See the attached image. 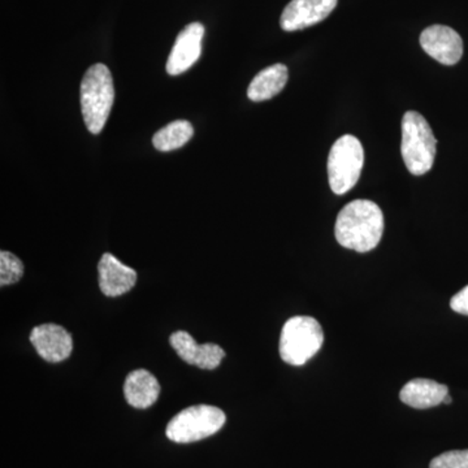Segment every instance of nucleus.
Wrapping results in <instances>:
<instances>
[{"instance_id": "nucleus-1", "label": "nucleus", "mask_w": 468, "mask_h": 468, "mask_svg": "<svg viewBox=\"0 0 468 468\" xmlns=\"http://www.w3.org/2000/svg\"><path fill=\"white\" fill-rule=\"evenodd\" d=\"M384 233V215L377 203L356 199L345 206L335 220V239L358 252L374 250Z\"/></svg>"}, {"instance_id": "nucleus-2", "label": "nucleus", "mask_w": 468, "mask_h": 468, "mask_svg": "<svg viewBox=\"0 0 468 468\" xmlns=\"http://www.w3.org/2000/svg\"><path fill=\"white\" fill-rule=\"evenodd\" d=\"M115 100L112 75L104 64H94L86 70L81 82V111L86 128L100 134L109 119Z\"/></svg>"}, {"instance_id": "nucleus-3", "label": "nucleus", "mask_w": 468, "mask_h": 468, "mask_svg": "<svg viewBox=\"0 0 468 468\" xmlns=\"http://www.w3.org/2000/svg\"><path fill=\"white\" fill-rule=\"evenodd\" d=\"M437 140L426 117L409 111L402 119L401 154L410 174L423 176L433 167Z\"/></svg>"}, {"instance_id": "nucleus-4", "label": "nucleus", "mask_w": 468, "mask_h": 468, "mask_svg": "<svg viewBox=\"0 0 468 468\" xmlns=\"http://www.w3.org/2000/svg\"><path fill=\"white\" fill-rule=\"evenodd\" d=\"M324 343V332L318 320L311 316H294L282 326L280 356L292 366L309 362Z\"/></svg>"}, {"instance_id": "nucleus-5", "label": "nucleus", "mask_w": 468, "mask_h": 468, "mask_svg": "<svg viewBox=\"0 0 468 468\" xmlns=\"http://www.w3.org/2000/svg\"><path fill=\"white\" fill-rule=\"evenodd\" d=\"M226 421V414L217 406H190L172 418L165 435L177 443L201 441L218 432Z\"/></svg>"}, {"instance_id": "nucleus-6", "label": "nucleus", "mask_w": 468, "mask_h": 468, "mask_svg": "<svg viewBox=\"0 0 468 468\" xmlns=\"http://www.w3.org/2000/svg\"><path fill=\"white\" fill-rule=\"evenodd\" d=\"M365 150L358 138L346 134L335 141L328 156V181L332 192L343 196L358 183Z\"/></svg>"}, {"instance_id": "nucleus-7", "label": "nucleus", "mask_w": 468, "mask_h": 468, "mask_svg": "<svg viewBox=\"0 0 468 468\" xmlns=\"http://www.w3.org/2000/svg\"><path fill=\"white\" fill-rule=\"evenodd\" d=\"M338 0H292L280 18L285 32H297L322 23L334 12Z\"/></svg>"}, {"instance_id": "nucleus-8", "label": "nucleus", "mask_w": 468, "mask_h": 468, "mask_svg": "<svg viewBox=\"0 0 468 468\" xmlns=\"http://www.w3.org/2000/svg\"><path fill=\"white\" fill-rule=\"evenodd\" d=\"M205 27L201 23L189 24L178 34L167 60V72L171 76L183 75L198 61L202 54Z\"/></svg>"}, {"instance_id": "nucleus-9", "label": "nucleus", "mask_w": 468, "mask_h": 468, "mask_svg": "<svg viewBox=\"0 0 468 468\" xmlns=\"http://www.w3.org/2000/svg\"><path fill=\"white\" fill-rule=\"evenodd\" d=\"M423 50L445 66H454L463 55V41L454 29L443 26L427 27L420 34Z\"/></svg>"}, {"instance_id": "nucleus-10", "label": "nucleus", "mask_w": 468, "mask_h": 468, "mask_svg": "<svg viewBox=\"0 0 468 468\" xmlns=\"http://www.w3.org/2000/svg\"><path fill=\"white\" fill-rule=\"evenodd\" d=\"M30 343L46 362L58 363L69 358L73 350L72 335L61 325L42 324L33 328Z\"/></svg>"}, {"instance_id": "nucleus-11", "label": "nucleus", "mask_w": 468, "mask_h": 468, "mask_svg": "<svg viewBox=\"0 0 468 468\" xmlns=\"http://www.w3.org/2000/svg\"><path fill=\"white\" fill-rule=\"evenodd\" d=\"M169 343L184 362L202 369L218 368L226 356V351L218 345H198L192 335L185 331L175 332L169 338Z\"/></svg>"}, {"instance_id": "nucleus-12", "label": "nucleus", "mask_w": 468, "mask_h": 468, "mask_svg": "<svg viewBox=\"0 0 468 468\" xmlns=\"http://www.w3.org/2000/svg\"><path fill=\"white\" fill-rule=\"evenodd\" d=\"M100 286L107 297H119L133 289L137 282V272L133 268L125 266L110 252L101 255L100 264Z\"/></svg>"}, {"instance_id": "nucleus-13", "label": "nucleus", "mask_w": 468, "mask_h": 468, "mask_svg": "<svg viewBox=\"0 0 468 468\" xmlns=\"http://www.w3.org/2000/svg\"><path fill=\"white\" fill-rule=\"evenodd\" d=\"M448 394L446 385L428 378H414L402 388L399 399L410 408L426 410L443 403Z\"/></svg>"}, {"instance_id": "nucleus-14", "label": "nucleus", "mask_w": 468, "mask_h": 468, "mask_svg": "<svg viewBox=\"0 0 468 468\" xmlns=\"http://www.w3.org/2000/svg\"><path fill=\"white\" fill-rule=\"evenodd\" d=\"M160 385L158 378L146 369H135L126 377L124 396L126 402L135 409H147L158 401Z\"/></svg>"}, {"instance_id": "nucleus-15", "label": "nucleus", "mask_w": 468, "mask_h": 468, "mask_svg": "<svg viewBox=\"0 0 468 468\" xmlns=\"http://www.w3.org/2000/svg\"><path fill=\"white\" fill-rule=\"evenodd\" d=\"M288 68L284 64H275L261 70L252 80L248 89L249 100L263 101L276 97L288 82Z\"/></svg>"}, {"instance_id": "nucleus-16", "label": "nucleus", "mask_w": 468, "mask_h": 468, "mask_svg": "<svg viewBox=\"0 0 468 468\" xmlns=\"http://www.w3.org/2000/svg\"><path fill=\"white\" fill-rule=\"evenodd\" d=\"M194 134L193 125L186 120H177V122H169L165 128L156 132L153 138V144L156 150L167 153L180 149L184 144L192 140Z\"/></svg>"}, {"instance_id": "nucleus-17", "label": "nucleus", "mask_w": 468, "mask_h": 468, "mask_svg": "<svg viewBox=\"0 0 468 468\" xmlns=\"http://www.w3.org/2000/svg\"><path fill=\"white\" fill-rule=\"evenodd\" d=\"M24 276V264L12 252H0V285L16 284Z\"/></svg>"}, {"instance_id": "nucleus-18", "label": "nucleus", "mask_w": 468, "mask_h": 468, "mask_svg": "<svg viewBox=\"0 0 468 468\" xmlns=\"http://www.w3.org/2000/svg\"><path fill=\"white\" fill-rule=\"evenodd\" d=\"M430 468H468V449L443 452L433 458Z\"/></svg>"}, {"instance_id": "nucleus-19", "label": "nucleus", "mask_w": 468, "mask_h": 468, "mask_svg": "<svg viewBox=\"0 0 468 468\" xmlns=\"http://www.w3.org/2000/svg\"><path fill=\"white\" fill-rule=\"evenodd\" d=\"M451 307L455 313L468 316V285L452 298Z\"/></svg>"}, {"instance_id": "nucleus-20", "label": "nucleus", "mask_w": 468, "mask_h": 468, "mask_svg": "<svg viewBox=\"0 0 468 468\" xmlns=\"http://www.w3.org/2000/svg\"><path fill=\"white\" fill-rule=\"evenodd\" d=\"M452 401V397L449 396V394H448V396L445 397V399H443V403H446V405H451Z\"/></svg>"}]
</instances>
